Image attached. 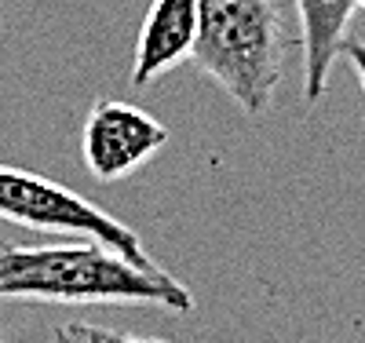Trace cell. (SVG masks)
I'll return each instance as SVG.
<instances>
[{"mask_svg":"<svg viewBox=\"0 0 365 343\" xmlns=\"http://www.w3.org/2000/svg\"><path fill=\"white\" fill-rule=\"evenodd\" d=\"M168 143V128L125 99H99L81 128V153L99 183H117L154 161Z\"/></svg>","mask_w":365,"mask_h":343,"instance_id":"obj_4","label":"cell"},{"mask_svg":"<svg viewBox=\"0 0 365 343\" xmlns=\"http://www.w3.org/2000/svg\"><path fill=\"white\" fill-rule=\"evenodd\" d=\"M0 300L37 303H143L175 314L194 310L190 289L154 260L135 263L125 252L77 237L70 245L0 248Z\"/></svg>","mask_w":365,"mask_h":343,"instance_id":"obj_1","label":"cell"},{"mask_svg":"<svg viewBox=\"0 0 365 343\" xmlns=\"http://www.w3.org/2000/svg\"><path fill=\"white\" fill-rule=\"evenodd\" d=\"M81 332L88 336V343H168V339H154V336H132V332L99 329V325H81Z\"/></svg>","mask_w":365,"mask_h":343,"instance_id":"obj_7","label":"cell"},{"mask_svg":"<svg viewBox=\"0 0 365 343\" xmlns=\"http://www.w3.org/2000/svg\"><path fill=\"white\" fill-rule=\"evenodd\" d=\"M197 41V0H154L146 8L135 58H132V84L146 88L161 73L187 62Z\"/></svg>","mask_w":365,"mask_h":343,"instance_id":"obj_5","label":"cell"},{"mask_svg":"<svg viewBox=\"0 0 365 343\" xmlns=\"http://www.w3.org/2000/svg\"><path fill=\"white\" fill-rule=\"evenodd\" d=\"M0 220L29 227V230H48V234H73L103 241L117 252H125L135 263H150V252L143 248L139 234L113 220L110 212L91 205L70 186L44 179L26 168L0 165Z\"/></svg>","mask_w":365,"mask_h":343,"instance_id":"obj_3","label":"cell"},{"mask_svg":"<svg viewBox=\"0 0 365 343\" xmlns=\"http://www.w3.org/2000/svg\"><path fill=\"white\" fill-rule=\"evenodd\" d=\"M51 343H88V336L81 332V325H58L51 332Z\"/></svg>","mask_w":365,"mask_h":343,"instance_id":"obj_9","label":"cell"},{"mask_svg":"<svg viewBox=\"0 0 365 343\" xmlns=\"http://www.w3.org/2000/svg\"><path fill=\"white\" fill-rule=\"evenodd\" d=\"M285 19L274 0H197L190 62L252 117L267 113L289 62Z\"/></svg>","mask_w":365,"mask_h":343,"instance_id":"obj_2","label":"cell"},{"mask_svg":"<svg viewBox=\"0 0 365 343\" xmlns=\"http://www.w3.org/2000/svg\"><path fill=\"white\" fill-rule=\"evenodd\" d=\"M340 55L347 58V66L354 70V77H358V84H361V96H365V41L347 37L344 48H340Z\"/></svg>","mask_w":365,"mask_h":343,"instance_id":"obj_8","label":"cell"},{"mask_svg":"<svg viewBox=\"0 0 365 343\" xmlns=\"http://www.w3.org/2000/svg\"><path fill=\"white\" fill-rule=\"evenodd\" d=\"M354 8H361V11H365V0H354Z\"/></svg>","mask_w":365,"mask_h":343,"instance_id":"obj_10","label":"cell"},{"mask_svg":"<svg viewBox=\"0 0 365 343\" xmlns=\"http://www.w3.org/2000/svg\"><path fill=\"white\" fill-rule=\"evenodd\" d=\"M296 11L303 29V103L314 106L329 88V73L358 8L354 0H296Z\"/></svg>","mask_w":365,"mask_h":343,"instance_id":"obj_6","label":"cell"}]
</instances>
